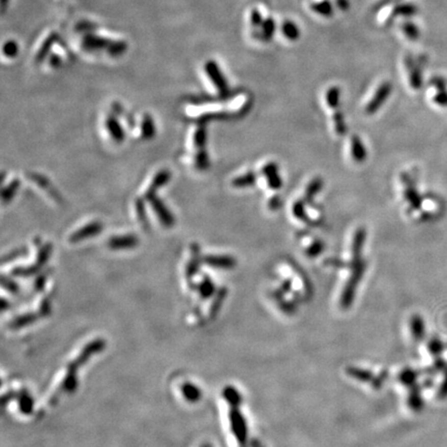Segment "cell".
Wrapping results in <instances>:
<instances>
[{
    "label": "cell",
    "instance_id": "obj_1",
    "mask_svg": "<svg viewBox=\"0 0 447 447\" xmlns=\"http://www.w3.org/2000/svg\"><path fill=\"white\" fill-rule=\"evenodd\" d=\"M106 348V341L102 338H95L92 341H89L87 345L82 349L80 354L72 360L66 366V374L77 375L78 370L84 365L93 355L100 353Z\"/></svg>",
    "mask_w": 447,
    "mask_h": 447
},
{
    "label": "cell",
    "instance_id": "obj_2",
    "mask_svg": "<svg viewBox=\"0 0 447 447\" xmlns=\"http://www.w3.org/2000/svg\"><path fill=\"white\" fill-rule=\"evenodd\" d=\"M83 47L88 51H99L101 49H107V52L112 56H119L126 50L125 43L112 42L100 37L93 36V34H88L84 38Z\"/></svg>",
    "mask_w": 447,
    "mask_h": 447
},
{
    "label": "cell",
    "instance_id": "obj_3",
    "mask_svg": "<svg viewBox=\"0 0 447 447\" xmlns=\"http://www.w3.org/2000/svg\"><path fill=\"white\" fill-rule=\"evenodd\" d=\"M229 420L231 432L240 446L247 445L248 442V425L242 411L238 408H231L229 411Z\"/></svg>",
    "mask_w": 447,
    "mask_h": 447
},
{
    "label": "cell",
    "instance_id": "obj_4",
    "mask_svg": "<svg viewBox=\"0 0 447 447\" xmlns=\"http://www.w3.org/2000/svg\"><path fill=\"white\" fill-rule=\"evenodd\" d=\"M364 271V265L362 263H356V265L354 266V271L352 273L351 278L349 279L347 285L344 288V291L341 293V297H340V305L343 308H349L354 300V296H355V291L356 288L362 278V274Z\"/></svg>",
    "mask_w": 447,
    "mask_h": 447
},
{
    "label": "cell",
    "instance_id": "obj_5",
    "mask_svg": "<svg viewBox=\"0 0 447 447\" xmlns=\"http://www.w3.org/2000/svg\"><path fill=\"white\" fill-rule=\"evenodd\" d=\"M151 207L160 220L161 224L166 228H171L175 224V218L169 211V208L165 205V203L157 197L154 196L149 200Z\"/></svg>",
    "mask_w": 447,
    "mask_h": 447
},
{
    "label": "cell",
    "instance_id": "obj_6",
    "mask_svg": "<svg viewBox=\"0 0 447 447\" xmlns=\"http://www.w3.org/2000/svg\"><path fill=\"white\" fill-rule=\"evenodd\" d=\"M204 70H205L206 75L208 76L211 81L214 83V85L218 88V90L222 94H224L228 91L227 80H226L225 76H223L217 62H215L213 60L206 62L205 66H204Z\"/></svg>",
    "mask_w": 447,
    "mask_h": 447
},
{
    "label": "cell",
    "instance_id": "obj_7",
    "mask_svg": "<svg viewBox=\"0 0 447 447\" xmlns=\"http://www.w3.org/2000/svg\"><path fill=\"white\" fill-rule=\"evenodd\" d=\"M102 228L104 227H102V224L100 222H91L86 226L81 227L80 229L75 231L70 237H68V240H70V243L72 244L80 243L86 238L98 235L102 231Z\"/></svg>",
    "mask_w": 447,
    "mask_h": 447
},
{
    "label": "cell",
    "instance_id": "obj_8",
    "mask_svg": "<svg viewBox=\"0 0 447 447\" xmlns=\"http://www.w3.org/2000/svg\"><path fill=\"white\" fill-rule=\"evenodd\" d=\"M139 245V239L134 234L113 236L109 239L108 247L114 251L129 250Z\"/></svg>",
    "mask_w": 447,
    "mask_h": 447
},
{
    "label": "cell",
    "instance_id": "obj_9",
    "mask_svg": "<svg viewBox=\"0 0 447 447\" xmlns=\"http://www.w3.org/2000/svg\"><path fill=\"white\" fill-rule=\"evenodd\" d=\"M203 263L218 269H232L236 266V260L233 257L220 255L204 256Z\"/></svg>",
    "mask_w": 447,
    "mask_h": 447
},
{
    "label": "cell",
    "instance_id": "obj_10",
    "mask_svg": "<svg viewBox=\"0 0 447 447\" xmlns=\"http://www.w3.org/2000/svg\"><path fill=\"white\" fill-rule=\"evenodd\" d=\"M170 178H171V172L169 170L164 169V170L159 171L157 173L155 174V176L153 177L148 190L145 193V199L149 201L152 197L156 196L155 195L156 191L160 190L165 185H167L169 182Z\"/></svg>",
    "mask_w": 447,
    "mask_h": 447
},
{
    "label": "cell",
    "instance_id": "obj_11",
    "mask_svg": "<svg viewBox=\"0 0 447 447\" xmlns=\"http://www.w3.org/2000/svg\"><path fill=\"white\" fill-rule=\"evenodd\" d=\"M43 318L42 314L40 313V311L38 312H29V313H25L22 314L20 316H17L15 318H13L8 326L11 329H21L24 327H27L33 323H36L39 319Z\"/></svg>",
    "mask_w": 447,
    "mask_h": 447
},
{
    "label": "cell",
    "instance_id": "obj_12",
    "mask_svg": "<svg viewBox=\"0 0 447 447\" xmlns=\"http://www.w3.org/2000/svg\"><path fill=\"white\" fill-rule=\"evenodd\" d=\"M391 91V85L388 82H385L382 84L379 88H378L376 94L374 95L373 99L371 100L370 104L366 106V112L367 113H374L378 109H379L380 105H382L385 98L388 96V94Z\"/></svg>",
    "mask_w": 447,
    "mask_h": 447
},
{
    "label": "cell",
    "instance_id": "obj_13",
    "mask_svg": "<svg viewBox=\"0 0 447 447\" xmlns=\"http://www.w3.org/2000/svg\"><path fill=\"white\" fill-rule=\"evenodd\" d=\"M106 127L111 136V138L116 143H121L124 141V139H125L124 129L122 128L120 122L118 121V119L114 115H110L106 119Z\"/></svg>",
    "mask_w": 447,
    "mask_h": 447
},
{
    "label": "cell",
    "instance_id": "obj_14",
    "mask_svg": "<svg viewBox=\"0 0 447 447\" xmlns=\"http://www.w3.org/2000/svg\"><path fill=\"white\" fill-rule=\"evenodd\" d=\"M192 251H193V254H192L191 260L187 266V269H186V276H187V280L189 281V283L192 282L193 278L198 273L200 266H201L200 264L203 262V257L201 258L200 250H199L197 245H193Z\"/></svg>",
    "mask_w": 447,
    "mask_h": 447
},
{
    "label": "cell",
    "instance_id": "obj_15",
    "mask_svg": "<svg viewBox=\"0 0 447 447\" xmlns=\"http://www.w3.org/2000/svg\"><path fill=\"white\" fill-rule=\"evenodd\" d=\"M17 402L19 406V410L22 414L24 415H30L33 409H34V400L30 396L27 389L22 388L20 391H18L17 396Z\"/></svg>",
    "mask_w": 447,
    "mask_h": 447
},
{
    "label": "cell",
    "instance_id": "obj_16",
    "mask_svg": "<svg viewBox=\"0 0 447 447\" xmlns=\"http://www.w3.org/2000/svg\"><path fill=\"white\" fill-rule=\"evenodd\" d=\"M410 330L413 338L417 341L422 340L426 336V324L425 320L419 315L412 316L410 320Z\"/></svg>",
    "mask_w": 447,
    "mask_h": 447
},
{
    "label": "cell",
    "instance_id": "obj_17",
    "mask_svg": "<svg viewBox=\"0 0 447 447\" xmlns=\"http://www.w3.org/2000/svg\"><path fill=\"white\" fill-rule=\"evenodd\" d=\"M197 290L202 299H209L217 293L216 285L208 276H204L201 282L197 285Z\"/></svg>",
    "mask_w": 447,
    "mask_h": 447
},
{
    "label": "cell",
    "instance_id": "obj_18",
    "mask_svg": "<svg viewBox=\"0 0 447 447\" xmlns=\"http://www.w3.org/2000/svg\"><path fill=\"white\" fill-rule=\"evenodd\" d=\"M222 396L224 400L230 405L231 408H238L243 404V396L234 386L228 385L226 386L223 391Z\"/></svg>",
    "mask_w": 447,
    "mask_h": 447
},
{
    "label": "cell",
    "instance_id": "obj_19",
    "mask_svg": "<svg viewBox=\"0 0 447 447\" xmlns=\"http://www.w3.org/2000/svg\"><path fill=\"white\" fill-rule=\"evenodd\" d=\"M180 388H181V393H182L183 398L189 403H192V404L197 403L202 398L201 389L197 385H195V384H193L191 382L183 383Z\"/></svg>",
    "mask_w": 447,
    "mask_h": 447
},
{
    "label": "cell",
    "instance_id": "obj_20",
    "mask_svg": "<svg viewBox=\"0 0 447 447\" xmlns=\"http://www.w3.org/2000/svg\"><path fill=\"white\" fill-rule=\"evenodd\" d=\"M141 134L142 138L145 140L152 139L155 135V125L150 114H145L142 118Z\"/></svg>",
    "mask_w": 447,
    "mask_h": 447
},
{
    "label": "cell",
    "instance_id": "obj_21",
    "mask_svg": "<svg viewBox=\"0 0 447 447\" xmlns=\"http://www.w3.org/2000/svg\"><path fill=\"white\" fill-rule=\"evenodd\" d=\"M281 30L284 34V37L289 41H296L300 36L299 27L293 21L290 20H287L282 24Z\"/></svg>",
    "mask_w": 447,
    "mask_h": 447
},
{
    "label": "cell",
    "instance_id": "obj_22",
    "mask_svg": "<svg viewBox=\"0 0 447 447\" xmlns=\"http://www.w3.org/2000/svg\"><path fill=\"white\" fill-rule=\"evenodd\" d=\"M226 296H227V289L226 288H221L215 294V298H214V301H213L211 309H209V316L212 318L217 317L218 313L220 312V309H221V307L226 299Z\"/></svg>",
    "mask_w": 447,
    "mask_h": 447
},
{
    "label": "cell",
    "instance_id": "obj_23",
    "mask_svg": "<svg viewBox=\"0 0 447 447\" xmlns=\"http://www.w3.org/2000/svg\"><path fill=\"white\" fill-rule=\"evenodd\" d=\"M347 374L354 378L356 380H359L360 382H370V381H374V376L372 375L371 372L365 371L363 369H359V367H355V366H350L347 369Z\"/></svg>",
    "mask_w": 447,
    "mask_h": 447
},
{
    "label": "cell",
    "instance_id": "obj_24",
    "mask_svg": "<svg viewBox=\"0 0 447 447\" xmlns=\"http://www.w3.org/2000/svg\"><path fill=\"white\" fill-rule=\"evenodd\" d=\"M418 377V373L412 369H405L399 375V380L405 386L411 387L415 385Z\"/></svg>",
    "mask_w": 447,
    "mask_h": 447
},
{
    "label": "cell",
    "instance_id": "obj_25",
    "mask_svg": "<svg viewBox=\"0 0 447 447\" xmlns=\"http://www.w3.org/2000/svg\"><path fill=\"white\" fill-rule=\"evenodd\" d=\"M408 405L412 410H414V411H419L423 409L424 400L422 398L420 390L417 387L411 389L409 397H408Z\"/></svg>",
    "mask_w": 447,
    "mask_h": 447
},
{
    "label": "cell",
    "instance_id": "obj_26",
    "mask_svg": "<svg viewBox=\"0 0 447 447\" xmlns=\"http://www.w3.org/2000/svg\"><path fill=\"white\" fill-rule=\"evenodd\" d=\"M312 10L322 16L328 17L330 15H332V6L331 4L328 2V0H317V2H314L311 6Z\"/></svg>",
    "mask_w": 447,
    "mask_h": 447
},
{
    "label": "cell",
    "instance_id": "obj_27",
    "mask_svg": "<svg viewBox=\"0 0 447 447\" xmlns=\"http://www.w3.org/2000/svg\"><path fill=\"white\" fill-rule=\"evenodd\" d=\"M264 171L266 172V174H267V178H268V182H269L270 187L273 189L280 188L281 187V179L278 175L276 165H272V164L267 165L264 168Z\"/></svg>",
    "mask_w": 447,
    "mask_h": 447
},
{
    "label": "cell",
    "instance_id": "obj_28",
    "mask_svg": "<svg viewBox=\"0 0 447 447\" xmlns=\"http://www.w3.org/2000/svg\"><path fill=\"white\" fill-rule=\"evenodd\" d=\"M20 187V180L19 179H14L10 185H8L2 193V198H3V202L4 203H9L13 200V198L15 197V195L17 194L18 190Z\"/></svg>",
    "mask_w": 447,
    "mask_h": 447
},
{
    "label": "cell",
    "instance_id": "obj_29",
    "mask_svg": "<svg viewBox=\"0 0 447 447\" xmlns=\"http://www.w3.org/2000/svg\"><path fill=\"white\" fill-rule=\"evenodd\" d=\"M51 253H52V245L51 244H46L40 248L39 253H38V257H37V261H36V265L40 269H42L44 267V265L48 262V260L50 259Z\"/></svg>",
    "mask_w": 447,
    "mask_h": 447
},
{
    "label": "cell",
    "instance_id": "obj_30",
    "mask_svg": "<svg viewBox=\"0 0 447 447\" xmlns=\"http://www.w3.org/2000/svg\"><path fill=\"white\" fill-rule=\"evenodd\" d=\"M136 212H137V217H138L139 222L141 223V225L143 226L144 229H148L149 228V224H148V219L146 216V211H145V205H144V201L142 199H137L136 203Z\"/></svg>",
    "mask_w": 447,
    "mask_h": 447
},
{
    "label": "cell",
    "instance_id": "obj_31",
    "mask_svg": "<svg viewBox=\"0 0 447 447\" xmlns=\"http://www.w3.org/2000/svg\"><path fill=\"white\" fill-rule=\"evenodd\" d=\"M195 165L199 170H205L206 168L208 167V165H209L208 154L203 148L199 149V151L197 152V154L195 156Z\"/></svg>",
    "mask_w": 447,
    "mask_h": 447
},
{
    "label": "cell",
    "instance_id": "obj_32",
    "mask_svg": "<svg viewBox=\"0 0 447 447\" xmlns=\"http://www.w3.org/2000/svg\"><path fill=\"white\" fill-rule=\"evenodd\" d=\"M428 349L434 356H439L444 350V344L440 338L434 337L428 344Z\"/></svg>",
    "mask_w": 447,
    "mask_h": 447
},
{
    "label": "cell",
    "instance_id": "obj_33",
    "mask_svg": "<svg viewBox=\"0 0 447 447\" xmlns=\"http://www.w3.org/2000/svg\"><path fill=\"white\" fill-rule=\"evenodd\" d=\"M206 138H207V135H206V130L203 126H200L197 128L195 135H194V144L198 149H202L206 143Z\"/></svg>",
    "mask_w": 447,
    "mask_h": 447
},
{
    "label": "cell",
    "instance_id": "obj_34",
    "mask_svg": "<svg viewBox=\"0 0 447 447\" xmlns=\"http://www.w3.org/2000/svg\"><path fill=\"white\" fill-rule=\"evenodd\" d=\"M2 286L8 292H10L12 294H18L20 292L19 285L14 280H12L11 278L5 276V274H4L3 278H2Z\"/></svg>",
    "mask_w": 447,
    "mask_h": 447
},
{
    "label": "cell",
    "instance_id": "obj_35",
    "mask_svg": "<svg viewBox=\"0 0 447 447\" xmlns=\"http://www.w3.org/2000/svg\"><path fill=\"white\" fill-rule=\"evenodd\" d=\"M403 31L410 40H416L419 37V30L417 26L411 22H407L403 25Z\"/></svg>",
    "mask_w": 447,
    "mask_h": 447
},
{
    "label": "cell",
    "instance_id": "obj_36",
    "mask_svg": "<svg viewBox=\"0 0 447 447\" xmlns=\"http://www.w3.org/2000/svg\"><path fill=\"white\" fill-rule=\"evenodd\" d=\"M55 38H56L55 34H52V36H50L47 39V41L44 43L43 47L41 48V50L39 51V53L37 55V62H41V61H43L46 58V56H47L51 46L53 45V42L55 41Z\"/></svg>",
    "mask_w": 447,
    "mask_h": 447
},
{
    "label": "cell",
    "instance_id": "obj_37",
    "mask_svg": "<svg viewBox=\"0 0 447 447\" xmlns=\"http://www.w3.org/2000/svg\"><path fill=\"white\" fill-rule=\"evenodd\" d=\"M352 154H353L354 160H356L358 162L362 161L365 156V151H364L360 141L357 138L353 139V141H352Z\"/></svg>",
    "mask_w": 447,
    "mask_h": 447
},
{
    "label": "cell",
    "instance_id": "obj_38",
    "mask_svg": "<svg viewBox=\"0 0 447 447\" xmlns=\"http://www.w3.org/2000/svg\"><path fill=\"white\" fill-rule=\"evenodd\" d=\"M261 28H262V34L264 39H270L272 37V34L274 32V28H276V24H274V21H272L271 19L265 20L263 21V23L261 24Z\"/></svg>",
    "mask_w": 447,
    "mask_h": 447
},
{
    "label": "cell",
    "instance_id": "obj_39",
    "mask_svg": "<svg viewBox=\"0 0 447 447\" xmlns=\"http://www.w3.org/2000/svg\"><path fill=\"white\" fill-rule=\"evenodd\" d=\"M253 182H254V176L252 174H247V175L235 178L233 180L232 185L236 188H245V187L251 186Z\"/></svg>",
    "mask_w": 447,
    "mask_h": 447
},
{
    "label": "cell",
    "instance_id": "obj_40",
    "mask_svg": "<svg viewBox=\"0 0 447 447\" xmlns=\"http://www.w3.org/2000/svg\"><path fill=\"white\" fill-rule=\"evenodd\" d=\"M338 95H339V91L337 88L332 87L328 90L327 92V102L328 105L331 107H335L338 102Z\"/></svg>",
    "mask_w": 447,
    "mask_h": 447
},
{
    "label": "cell",
    "instance_id": "obj_41",
    "mask_svg": "<svg viewBox=\"0 0 447 447\" xmlns=\"http://www.w3.org/2000/svg\"><path fill=\"white\" fill-rule=\"evenodd\" d=\"M25 254H26V250H25V249H17V250H15V251H13L12 253L6 255V256L3 258V264H5V263H7V262L14 261V260H16L17 258L22 257V256L25 255Z\"/></svg>",
    "mask_w": 447,
    "mask_h": 447
},
{
    "label": "cell",
    "instance_id": "obj_42",
    "mask_svg": "<svg viewBox=\"0 0 447 447\" xmlns=\"http://www.w3.org/2000/svg\"><path fill=\"white\" fill-rule=\"evenodd\" d=\"M48 272H49V271H46V272L41 273L40 276H39V278L37 279L36 283H34V290H36L37 292L43 291V289H44V287H45V285H46V281H47L48 276H49V273H48Z\"/></svg>",
    "mask_w": 447,
    "mask_h": 447
},
{
    "label": "cell",
    "instance_id": "obj_43",
    "mask_svg": "<svg viewBox=\"0 0 447 447\" xmlns=\"http://www.w3.org/2000/svg\"><path fill=\"white\" fill-rule=\"evenodd\" d=\"M4 53L6 56L8 57H15L18 53V46L16 43L14 42H8L5 46H4Z\"/></svg>",
    "mask_w": 447,
    "mask_h": 447
},
{
    "label": "cell",
    "instance_id": "obj_44",
    "mask_svg": "<svg viewBox=\"0 0 447 447\" xmlns=\"http://www.w3.org/2000/svg\"><path fill=\"white\" fill-rule=\"evenodd\" d=\"M39 311H40V313L42 314L43 317H47V316H49L51 314V302H50V300L48 298H45L42 301Z\"/></svg>",
    "mask_w": 447,
    "mask_h": 447
},
{
    "label": "cell",
    "instance_id": "obj_45",
    "mask_svg": "<svg viewBox=\"0 0 447 447\" xmlns=\"http://www.w3.org/2000/svg\"><path fill=\"white\" fill-rule=\"evenodd\" d=\"M262 23H263V20H262L261 14L259 13L258 10H254L251 13V24H252V26H254V27L261 26Z\"/></svg>",
    "mask_w": 447,
    "mask_h": 447
},
{
    "label": "cell",
    "instance_id": "obj_46",
    "mask_svg": "<svg viewBox=\"0 0 447 447\" xmlns=\"http://www.w3.org/2000/svg\"><path fill=\"white\" fill-rule=\"evenodd\" d=\"M17 396H18V392H17V391H14V390L8 391V392L5 393V395L3 396V398H2V405H3L4 407H6V405H8L9 403H11L13 400H17Z\"/></svg>",
    "mask_w": 447,
    "mask_h": 447
},
{
    "label": "cell",
    "instance_id": "obj_47",
    "mask_svg": "<svg viewBox=\"0 0 447 447\" xmlns=\"http://www.w3.org/2000/svg\"><path fill=\"white\" fill-rule=\"evenodd\" d=\"M438 397L440 399H446L447 398V371L445 373V376L443 378V381L441 383L440 389L438 391Z\"/></svg>",
    "mask_w": 447,
    "mask_h": 447
},
{
    "label": "cell",
    "instance_id": "obj_48",
    "mask_svg": "<svg viewBox=\"0 0 447 447\" xmlns=\"http://www.w3.org/2000/svg\"><path fill=\"white\" fill-rule=\"evenodd\" d=\"M10 305H11V303H10L9 300H7L6 298H3V299H2V311H3V312L8 311V309L11 307Z\"/></svg>",
    "mask_w": 447,
    "mask_h": 447
},
{
    "label": "cell",
    "instance_id": "obj_49",
    "mask_svg": "<svg viewBox=\"0 0 447 447\" xmlns=\"http://www.w3.org/2000/svg\"><path fill=\"white\" fill-rule=\"evenodd\" d=\"M435 366L437 370H442L445 366V362L441 358H439L435 361Z\"/></svg>",
    "mask_w": 447,
    "mask_h": 447
},
{
    "label": "cell",
    "instance_id": "obj_50",
    "mask_svg": "<svg viewBox=\"0 0 447 447\" xmlns=\"http://www.w3.org/2000/svg\"><path fill=\"white\" fill-rule=\"evenodd\" d=\"M250 446H251V447H263L262 444L260 443V441L257 440V439H253V440L250 442Z\"/></svg>",
    "mask_w": 447,
    "mask_h": 447
},
{
    "label": "cell",
    "instance_id": "obj_51",
    "mask_svg": "<svg viewBox=\"0 0 447 447\" xmlns=\"http://www.w3.org/2000/svg\"><path fill=\"white\" fill-rule=\"evenodd\" d=\"M201 447H214L211 443H204L201 445Z\"/></svg>",
    "mask_w": 447,
    "mask_h": 447
}]
</instances>
